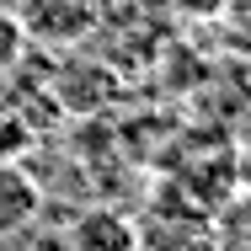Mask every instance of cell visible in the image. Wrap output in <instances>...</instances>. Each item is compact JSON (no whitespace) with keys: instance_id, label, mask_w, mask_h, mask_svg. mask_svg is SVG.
<instances>
[{"instance_id":"cell-1","label":"cell","mask_w":251,"mask_h":251,"mask_svg":"<svg viewBox=\"0 0 251 251\" xmlns=\"http://www.w3.org/2000/svg\"><path fill=\"white\" fill-rule=\"evenodd\" d=\"M75 251H139V230L123 219V214H86L80 225H75Z\"/></svg>"},{"instance_id":"cell-2","label":"cell","mask_w":251,"mask_h":251,"mask_svg":"<svg viewBox=\"0 0 251 251\" xmlns=\"http://www.w3.org/2000/svg\"><path fill=\"white\" fill-rule=\"evenodd\" d=\"M16 49H22V27H11V22L0 16V64H5V59H11Z\"/></svg>"}]
</instances>
